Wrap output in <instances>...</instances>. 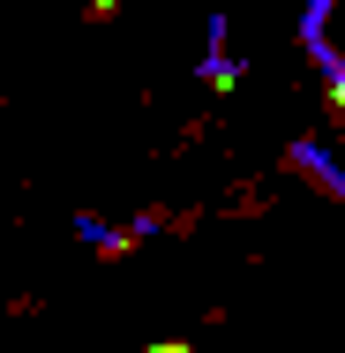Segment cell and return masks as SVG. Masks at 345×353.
<instances>
[{
    "instance_id": "6da1fadb",
    "label": "cell",
    "mask_w": 345,
    "mask_h": 353,
    "mask_svg": "<svg viewBox=\"0 0 345 353\" xmlns=\"http://www.w3.org/2000/svg\"><path fill=\"white\" fill-rule=\"evenodd\" d=\"M150 353H188V346H150Z\"/></svg>"
},
{
    "instance_id": "7a4b0ae2",
    "label": "cell",
    "mask_w": 345,
    "mask_h": 353,
    "mask_svg": "<svg viewBox=\"0 0 345 353\" xmlns=\"http://www.w3.org/2000/svg\"><path fill=\"white\" fill-rule=\"evenodd\" d=\"M338 105H345V75H338Z\"/></svg>"
}]
</instances>
